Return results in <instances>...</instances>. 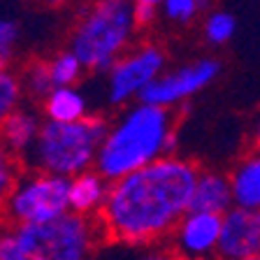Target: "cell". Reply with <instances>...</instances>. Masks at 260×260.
Wrapping results in <instances>:
<instances>
[{
	"label": "cell",
	"mask_w": 260,
	"mask_h": 260,
	"mask_svg": "<svg viewBox=\"0 0 260 260\" xmlns=\"http://www.w3.org/2000/svg\"><path fill=\"white\" fill-rule=\"evenodd\" d=\"M198 177L195 162L174 156L114 181L100 214L107 239L140 249L170 239L193 207Z\"/></svg>",
	"instance_id": "6da1fadb"
},
{
	"label": "cell",
	"mask_w": 260,
	"mask_h": 260,
	"mask_svg": "<svg viewBox=\"0 0 260 260\" xmlns=\"http://www.w3.org/2000/svg\"><path fill=\"white\" fill-rule=\"evenodd\" d=\"M174 133V112L137 103L109 128L95 170L109 184L165 158V142Z\"/></svg>",
	"instance_id": "7a4b0ae2"
},
{
	"label": "cell",
	"mask_w": 260,
	"mask_h": 260,
	"mask_svg": "<svg viewBox=\"0 0 260 260\" xmlns=\"http://www.w3.org/2000/svg\"><path fill=\"white\" fill-rule=\"evenodd\" d=\"M107 233L100 216L65 214L56 221L0 228V260H95Z\"/></svg>",
	"instance_id": "3957f363"
},
{
	"label": "cell",
	"mask_w": 260,
	"mask_h": 260,
	"mask_svg": "<svg viewBox=\"0 0 260 260\" xmlns=\"http://www.w3.org/2000/svg\"><path fill=\"white\" fill-rule=\"evenodd\" d=\"M112 125L103 116H86L75 123L44 121L35 144L23 156L32 172L75 179L95 168L98 153Z\"/></svg>",
	"instance_id": "277c9868"
},
{
	"label": "cell",
	"mask_w": 260,
	"mask_h": 260,
	"mask_svg": "<svg viewBox=\"0 0 260 260\" xmlns=\"http://www.w3.org/2000/svg\"><path fill=\"white\" fill-rule=\"evenodd\" d=\"M133 0H95L70 32V51L95 72H109L135 35Z\"/></svg>",
	"instance_id": "5b68a950"
},
{
	"label": "cell",
	"mask_w": 260,
	"mask_h": 260,
	"mask_svg": "<svg viewBox=\"0 0 260 260\" xmlns=\"http://www.w3.org/2000/svg\"><path fill=\"white\" fill-rule=\"evenodd\" d=\"M70 186L72 179L56 174H23L7 200L3 225L47 223L70 214Z\"/></svg>",
	"instance_id": "8992f818"
},
{
	"label": "cell",
	"mask_w": 260,
	"mask_h": 260,
	"mask_svg": "<svg viewBox=\"0 0 260 260\" xmlns=\"http://www.w3.org/2000/svg\"><path fill=\"white\" fill-rule=\"evenodd\" d=\"M165 68V54L156 44H144V47L121 56L107 75V100L109 105H128L133 98L140 100L151 81H156L162 75Z\"/></svg>",
	"instance_id": "52a82bcc"
},
{
	"label": "cell",
	"mask_w": 260,
	"mask_h": 260,
	"mask_svg": "<svg viewBox=\"0 0 260 260\" xmlns=\"http://www.w3.org/2000/svg\"><path fill=\"white\" fill-rule=\"evenodd\" d=\"M218 72H221V63L214 58H200L193 63L179 65L177 70L160 75L156 81H151L142 91L140 103L172 109L209 86L218 77Z\"/></svg>",
	"instance_id": "ba28073f"
},
{
	"label": "cell",
	"mask_w": 260,
	"mask_h": 260,
	"mask_svg": "<svg viewBox=\"0 0 260 260\" xmlns=\"http://www.w3.org/2000/svg\"><path fill=\"white\" fill-rule=\"evenodd\" d=\"M223 216L190 209L181 218V223L174 228L172 237H170V249L174 255H181V258L209 260L218 251Z\"/></svg>",
	"instance_id": "9c48e42d"
},
{
	"label": "cell",
	"mask_w": 260,
	"mask_h": 260,
	"mask_svg": "<svg viewBox=\"0 0 260 260\" xmlns=\"http://www.w3.org/2000/svg\"><path fill=\"white\" fill-rule=\"evenodd\" d=\"M218 260L260 258V211L233 207L223 216Z\"/></svg>",
	"instance_id": "30bf717a"
},
{
	"label": "cell",
	"mask_w": 260,
	"mask_h": 260,
	"mask_svg": "<svg viewBox=\"0 0 260 260\" xmlns=\"http://www.w3.org/2000/svg\"><path fill=\"white\" fill-rule=\"evenodd\" d=\"M109 188L112 184L95 168L77 174L70 186V211L79 216H100L109 198Z\"/></svg>",
	"instance_id": "8fae6325"
},
{
	"label": "cell",
	"mask_w": 260,
	"mask_h": 260,
	"mask_svg": "<svg viewBox=\"0 0 260 260\" xmlns=\"http://www.w3.org/2000/svg\"><path fill=\"white\" fill-rule=\"evenodd\" d=\"M233 207H235V200H233L230 177H225L221 172H200L198 184H195L193 207L190 209L225 216Z\"/></svg>",
	"instance_id": "7c38bea8"
},
{
	"label": "cell",
	"mask_w": 260,
	"mask_h": 260,
	"mask_svg": "<svg viewBox=\"0 0 260 260\" xmlns=\"http://www.w3.org/2000/svg\"><path fill=\"white\" fill-rule=\"evenodd\" d=\"M40 130H42V121L32 109H16L0 128V140L5 142V146L14 156L23 158L35 144Z\"/></svg>",
	"instance_id": "4fadbf2b"
},
{
	"label": "cell",
	"mask_w": 260,
	"mask_h": 260,
	"mask_svg": "<svg viewBox=\"0 0 260 260\" xmlns=\"http://www.w3.org/2000/svg\"><path fill=\"white\" fill-rule=\"evenodd\" d=\"M233 200L239 209L260 211V153L246 156L230 174Z\"/></svg>",
	"instance_id": "5bb4252c"
},
{
	"label": "cell",
	"mask_w": 260,
	"mask_h": 260,
	"mask_svg": "<svg viewBox=\"0 0 260 260\" xmlns=\"http://www.w3.org/2000/svg\"><path fill=\"white\" fill-rule=\"evenodd\" d=\"M42 112L47 121L54 123H75V121L86 119V100L77 86H60L47 95L42 103Z\"/></svg>",
	"instance_id": "9a60e30c"
},
{
	"label": "cell",
	"mask_w": 260,
	"mask_h": 260,
	"mask_svg": "<svg viewBox=\"0 0 260 260\" xmlns=\"http://www.w3.org/2000/svg\"><path fill=\"white\" fill-rule=\"evenodd\" d=\"M84 70H86L84 63L72 54L70 49H68V51H60V54H56L54 58L49 60V72H51V81H54L56 88L75 86L77 81L81 79V72Z\"/></svg>",
	"instance_id": "2e32d148"
},
{
	"label": "cell",
	"mask_w": 260,
	"mask_h": 260,
	"mask_svg": "<svg viewBox=\"0 0 260 260\" xmlns=\"http://www.w3.org/2000/svg\"><path fill=\"white\" fill-rule=\"evenodd\" d=\"M19 160L16 156L5 146V142L0 140V223H3V216H5V207L7 200H10L14 186L19 184Z\"/></svg>",
	"instance_id": "e0dca14e"
},
{
	"label": "cell",
	"mask_w": 260,
	"mask_h": 260,
	"mask_svg": "<svg viewBox=\"0 0 260 260\" xmlns=\"http://www.w3.org/2000/svg\"><path fill=\"white\" fill-rule=\"evenodd\" d=\"M23 93L30 98H42V103L47 95L54 91V81H51V72H49V63H30L21 77Z\"/></svg>",
	"instance_id": "ac0fdd59"
},
{
	"label": "cell",
	"mask_w": 260,
	"mask_h": 260,
	"mask_svg": "<svg viewBox=\"0 0 260 260\" xmlns=\"http://www.w3.org/2000/svg\"><path fill=\"white\" fill-rule=\"evenodd\" d=\"M21 95H23L21 79L14 77L12 72H0V128L19 109Z\"/></svg>",
	"instance_id": "d6986e66"
},
{
	"label": "cell",
	"mask_w": 260,
	"mask_h": 260,
	"mask_svg": "<svg viewBox=\"0 0 260 260\" xmlns=\"http://www.w3.org/2000/svg\"><path fill=\"white\" fill-rule=\"evenodd\" d=\"M235 35V16L228 12H211L205 21V38L211 44H225Z\"/></svg>",
	"instance_id": "ffe728a7"
},
{
	"label": "cell",
	"mask_w": 260,
	"mask_h": 260,
	"mask_svg": "<svg viewBox=\"0 0 260 260\" xmlns=\"http://www.w3.org/2000/svg\"><path fill=\"white\" fill-rule=\"evenodd\" d=\"M162 16L172 23H188L195 19V14L200 12V3L198 0H165L160 5Z\"/></svg>",
	"instance_id": "44dd1931"
},
{
	"label": "cell",
	"mask_w": 260,
	"mask_h": 260,
	"mask_svg": "<svg viewBox=\"0 0 260 260\" xmlns=\"http://www.w3.org/2000/svg\"><path fill=\"white\" fill-rule=\"evenodd\" d=\"M19 40V26L10 19L0 16V51H12V44Z\"/></svg>",
	"instance_id": "7402d4cb"
},
{
	"label": "cell",
	"mask_w": 260,
	"mask_h": 260,
	"mask_svg": "<svg viewBox=\"0 0 260 260\" xmlns=\"http://www.w3.org/2000/svg\"><path fill=\"white\" fill-rule=\"evenodd\" d=\"M156 14H158V7H153V5H135V23L137 26L153 23Z\"/></svg>",
	"instance_id": "603a6c76"
},
{
	"label": "cell",
	"mask_w": 260,
	"mask_h": 260,
	"mask_svg": "<svg viewBox=\"0 0 260 260\" xmlns=\"http://www.w3.org/2000/svg\"><path fill=\"white\" fill-rule=\"evenodd\" d=\"M172 251H165V249H156V251H146L142 255V260H172Z\"/></svg>",
	"instance_id": "cb8c5ba5"
},
{
	"label": "cell",
	"mask_w": 260,
	"mask_h": 260,
	"mask_svg": "<svg viewBox=\"0 0 260 260\" xmlns=\"http://www.w3.org/2000/svg\"><path fill=\"white\" fill-rule=\"evenodd\" d=\"M7 63H10V54L0 51V72H7Z\"/></svg>",
	"instance_id": "d4e9b609"
},
{
	"label": "cell",
	"mask_w": 260,
	"mask_h": 260,
	"mask_svg": "<svg viewBox=\"0 0 260 260\" xmlns=\"http://www.w3.org/2000/svg\"><path fill=\"white\" fill-rule=\"evenodd\" d=\"M165 0H133V5H153V7H158V5H162Z\"/></svg>",
	"instance_id": "484cf974"
},
{
	"label": "cell",
	"mask_w": 260,
	"mask_h": 260,
	"mask_svg": "<svg viewBox=\"0 0 260 260\" xmlns=\"http://www.w3.org/2000/svg\"><path fill=\"white\" fill-rule=\"evenodd\" d=\"M38 3H42V5H47V7H56V5H65V3H70V0H38Z\"/></svg>",
	"instance_id": "4316f807"
},
{
	"label": "cell",
	"mask_w": 260,
	"mask_h": 260,
	"mask_svg": "<svg viewBox=\"0 0 260 260\" xmlns=\"http://www.w3.org/2000/svg\"><path fill=\"white\" fill-rule=\"evenodd\" d=\"M198 3H200V10H205V7H209L214 0H198Z\"/></svg>",
	"instance_id": "83f0119b"
},
{
	"label": "cell",
	"mask_w": 260,
	"mask_h": 260,
	"mask_svg": "<svg viewBox=\"0 0 260 260\" xmlns=\"http://www.w3.org/2000/svg\"><path fill=\"white\" fill-rule=\"evenodd\" d=\"M172 260H190V258H181V255H172Z\"/></svg>",
	"instance_id": "f1b7e54d"
},
{
	"label": "cell",
	"mask_w": 260,
	"mask_h": 260,
	"mask_svg": "<svg viewBox=\"0 0 260 260\" xmlns=\"http://www.w3.org/2000/svg\"><path fill=\"white\" fill-rule=\"evenodd\" d=\"M258 142H260V121H258Z\"/></svg>",
	"instance_id": "f546056e"
},
{
	"label": "cell",
	"mask_w": 260,
	"mask_h": 260,
	"mask_svg": "<svg viewBox=\"0 0 260 260\" xmlns=\"http://www.w3.org/2000/svg\"><path fill=\"white\" fill-rule=\"evenodd\" d=\"M246 260H260V258H246Z\"/></svg>",
	"instance_id": "4dcf8cb0"
}]
</instances>
